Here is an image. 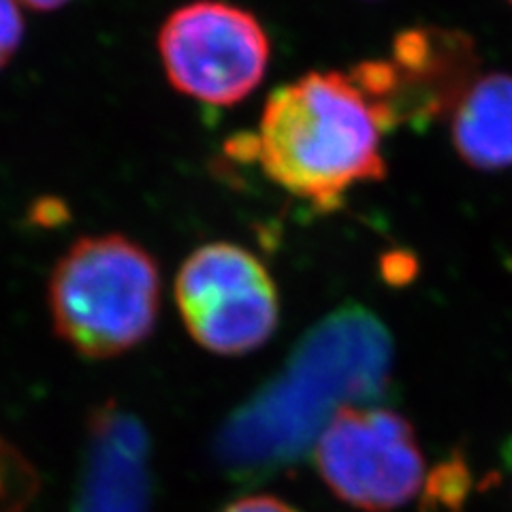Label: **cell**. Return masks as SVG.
<instances>
[{
    "label": "cell",
    "instance_id": "5",
    "mask_svg": "<svg viewBox=\"0 0 512 512\" xmlns=\"http://www.w3.org/2000/svg\"><path fill=\"white\" fill-rule=\"evenodd\" d=\"M175 301L192 340L214 355H248L278 327L274 280L252 252L235 244L192 252L175 278Z\"/></svg>",
    "mask_w": 512,
    "mask_h": 512
},
{
    "label": "cell",
    "instance_id": "6",
    "mask_svg": "<svg viewBox=\"0 0 512 512\" xmlns=\"http://www.w3.org/2000/svg\"><path fill=\"white\" fill-rule=\"evenodd\" d=\"M314 457L325 485L365 512L402 508L425 478V459L412 425L389 408H340L320 431Z\"/></svg>",
    "mask_w": 512,
    "mask_h": 512
},
{
    "label": "cell",
    "instance_id": "11",
    "mask_svg": "<svg viewBox=\"0 0 512 512\" xmlns=\"http://www.w3.org/2000/svg\"><path fill=\"white\" fill-rule=\"evenodd\" d=\"M222 512H297V510L278 498H269V495H252V498L233 502Z\"/></svg>",
    "mask_w": 512,
    "mask_h": 512
},
{
    "label": "cell",
    "instance_id": "13",
    "mask_svg": "<svg viewBox=\"0 0 512 512\" xmlns=\"http://www.w3.org/2000/svg\"><path fill=\"white\" fill-rule=\"evenodd\" d=\"M508 3H510V5H512V0H508Z\"/></svg>",
    "mask_w": 512,
    "mask_h": 512
},
{
    "label": "cell",
    "instance_id": "10",
    "mask_svg": "<svg viewBox=\"0 0 512 512\" xmlns=\"http://www.w3.org/2000/svg\"><path fill=\"white\" fill-rule=\"evenodd\" d=\"M24 41V18L18 0H0V71L18 54Z\"/></svg>",
    "mask_w": 512,
    "mask_h": 512
},
{
    "label": "cell",
    "instance_id": "12",
    "mask_svg": "<svg viewBox=\"0 0 512 512\" xmlns=\"http://www.w3.org/2000/svg\"><path fill=\"white\" fill-rule=\"evenodd\" d=\"M22 7L28 9H35V11H43V13H50V11H58L64 5H69L71 0H18Z\"/></svg>",
    "mask_w": 512,
    "mask_h": 512
},
{
    "label": "cell",
    "instance_id": "2",
    "mask_svg": "<svg viewBox=\"0 0 512 512\" xmlns=\"http://www.w3.org/2000/svg\"><path fill=\"white\" fill-rule=\"evenodd\" d=\"M384 131L350 73L312 71L271 92L252 152L271 182L325 212L355 186L384 178Z\"/></svg>",
    "mask_w": 512,
    "mask_h": 512
},
{
    "label": "cell",
    "instance_id": "3",
    "mask_svg": "<svg viewBox=\"0 0 512 512\" xmlns=\"http://www.w3.org/2000/svg\"><path fill=\"white\" fill-rule=\"evenodd\" d=\"M47 299L64 344L88 359H111L154 331L160 271L152 254L124 235L82 237L56 263Z\"/></svg>",
    "mask_w": 512,
    "mask_h": 512
},
{
    "label": "cell",
    "instance_id": "7",
    "mask_svg": "<svg viewBox=\"0 0 512 512\" xmlns=\"http://www.w3.org/2000/svg\"><path fill=\"white\" fill-rule=\"evenodd\" d=\"M387 126L448 118L480 75L476 43L466 32L412 26L393 39L391 56L350 71Z\"/></svg>",
    "mask_w": 512,
    "mask_h": 512
},
{
    "label": "cell",
    "instance_id": "9",
    "mask_svg": "<svg viewBox=\"0 0 512 512\" xmlns=\"http://www.w3.org/2000/svg\"><path fill=\"white\" fill-rule=\"evenodd\" d=\"M39 478L32 463L0 438V512H24L35 498Z\"/></svg>",
    "mask_w": 512,
    "mask_h": 512
},
{
    "label": "cell",
    "instance_id": "1",
    "mask_svg": "<svg viewBox=\"0 0 512 512\" xmlns=\"http://www.w3.org/2000/svg\"><path fill=\"white\" fill-rule=\"evenodd\" d=\"M389 374V333L363 308L338 310L224 425L222 466L250 480L291 466L340 408L380 397Z\"/></svg>",
    "mask_w": 512,
    "mask_h": 512
},
{
    "label": "cell",
    "instance_id": "8",
    "mask_svg": "<svg viewBox=\"0 0 512 512\" xmlns=\"http://www.w3.org/2000/svg\"><path fill=\"white\" fill-rule=\"evenodd\" d=\"M451 141L459 158L478 171L512 167V75L480 73L451 111Z\"/></svg>",
    "mask_w": 512,
    "mask_h": 512
},
{
    "label": "cell",
    "instance_id": "4",
    "mask_svg": "<svg viewBox=\"0 0 512 512\" xmlns=\"http://www.w3.org/2000/svg\"><path fill=\"white\" fill-rule=\"evenodd\" d=\"M158 58L169 84L192 101L227 107L263 82L271 45L254 15L222 0L175 9L158 30Z\"/></svg>",
    "mask_w": 512,
    "mask_h": 512
}]
</instances>
